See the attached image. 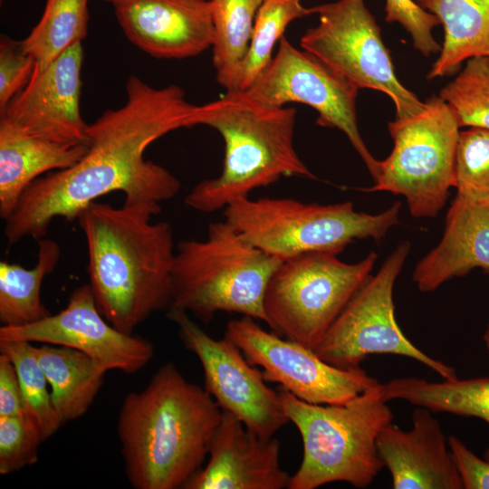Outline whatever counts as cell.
Here are the masks:
<instances>
[{"instance_id": "6da1fadb", "label": "cell", "mask_w": 489, "mask_h": 489, "mask_svg": "<svg viewBox=\"0 0 489 489\" xmlns=\"http://www.w3.org/2000/svg\"><path fill=\"white\" fill-rule=\"evenodd\" d=\"M125 103L88 124L89 151L74 166L31 183L5 220L8 244L43 238L55 218L72 222L98 198L122 192L125 204L161 208L180 190L167 168L145 159L146 149L173 130L194 126L197 105L175 84L154 88L137 76L126 83Z\"/></svg>"}, {"instance_id": "7a4b0ae2", "label": "cell", "mask_w": 489, "mask_h": 489, "mask_svg": "<svg viewBox=\"0 0 489 489\" xmlns=\"http://www.w3.org/2000/svg\"><path fill=\"white\" fill-rule=\"evenodd\" d=\"M160 211L145 204L115 207L94 201L77 218L87 243L89 284L97 306L127 334L172 302L173 229L168 222H151Z\"/></svg>"}, {"instance_id": "3957f363", "label": "cell", "mask_w": 489, "mask_h": 489, "mask_svg": "<svg viewBox=\"0 0 489 489\" xmlns=\"http://www.w3.org/2000/svg\"><path fill=\"white\" fill-rule=\"evenodd\" d=\"M223 410L204 388L167 362L121 405L117 431L135 489L184 488L200 469Z\"/></svg>"}, {"instance_id": "277c9868", "label": "cell", "mask_w": 489, "mask_h": 489, "mask_svg": "<svg viewBox=\"0 0 489 489\" xmlns=\"http://www.w3.org/2000/svg\"><path fill=\"white\" fill-rule=\"evenodd\" d=\"M295 117L293 107L271 106L241 90L197 105L194 126L219 132L225 158L220 175L197 184L185 204L211 213L284 176L315 178L294 149Z\"/></svg>"}, {"instance_id": "5b68a950", "label": "cell", "mask_w": 489, "mask_h": 489, "mask_svg": "<svg viewBox=\"0 0 489 489\" xmlns=\"http://www.w3.org/2000/svg\"><path fill=\"white\" fill-rule=\"evenodd\" d=\"M379 385L336 405L308 403L278 388L285 415L296 426L303 448L288 489H315L333 482L356 488L372 484L384 467L378 436L393 420Z\"/></svg>"}, {"instance_id": "8992f818", "label": "cell", "mask_w": 489, "mask_h": 489, "mask_svg": "<svg viewBox=\"0 0 489 489\" xmlns=\"http://www.w3.org/2000/svg\"><path fill=\"white\" fill-rule=\"evenodd\" d=\"M282 262L247 242L225 220L212 222L206 239L177 244L169 309L190 312L205 322L226 312L266 323L264 295Z\"/></svg>"}, {"instance_id": "52a82bcc", "label": "cell", "mask_w": 489, "mask_h": 489, "mask_svg": "<svg viewBox=\"0 0 489 489\" xmlns=\"http://www.w3.org/2000/svg\"><path fill=\"white\" fill-rule=\"evenodd\" d=\"M400 209L396 202L372 215L356 211L351 202L320 205L249 197L225 206L224 216L247 242L283 261L316 251L339 254L357 239L379 242L398 224Z\"/></svg>"}, {"instance_id": "ba28073f", "label": "cell", "mask_w": 489, "mask_h": 489, "mask_svg": "<svg viewBox=\"0 0 489 489\" xmlns=\"http://www.w3.org/2000/svg\"><path fill=\"white\" fill-rule=\"evenodd\" d=\"M378 254L347 264L330 252L283 260L266 288V324L277 334L315 350L350 301L371 276Z\"/></svg>"}, {"instance_id": "9c48e42d", "label": "cell", "mask_w": 489, "mask_h": 489, "mask_svg": "<svg viewBox=\"0 0 489 489\" xmlns=\"http://www.w3.org/2000/svg\"><path fill=\"white\" fill-rule=\"evenodd\" d=\"M424 108L388 123L394 146L380 161L375 184L363 190L386 191L405 197L410 215L434 217L455 185V155L460 126L451 107L439 96Z\"/></svg>"}, {"instance_id": "30bf717a", "label": "cell", "mask_w": 489, "mask_h": 489, "mask_svg": "<svg viewBox=\"0 0 489 489\" xmlns=\"http://www.w3.org/2000/svg\"><path fill=\"white\" fill-rule=\"evenodd\" d=\"M409 251L408 242L398 245L353 296L315 348L321 359L338 368L358 369L369 355H398L422 363L444 379L457 378L455 368L415 346L397 322L394 285Z\"/></svg>"}, {"instance_id": "8fae6325", "label": "cell", "mask_w": 489, "mask_h": 489, "mask_svg": "<svg viewBox=\"0 0 489 489\" xmlns=\"http://www.w3.org/2000/svg\"><path fill=\"white\" fill-rule=\"evenodd\" d=\"M319 24L301 37L302 49L316 55L360 89L386 93L396 118H406L424 106L398 79L380 27L364 0H337L311 7Z\"/></svg>"}, {"instance_id": "7c38bea8", "label": "cell", "mask_w": 489, "mask_h": 489, "mask_svg": "<svg viewBox=\"0 0 489 489\" xmlns=\"http://www.w3.org/2000/svg\"><path fill=\"white\" fill-rule=\"evenodd\" d=\"M359 90L321 59L294 47L283 36L271 63L246 91L271 106L298 102L313 108L319 114L317 124L341 130L375 181L379 176L380 160L370 153L358 128Z\"/></svg>"}, {"instance_id": "4fadbf2b", "label": "cell", "mask_w": 489, "mask_h": 489, "mask_svg": "<svg viewBox=\"0 0 489 489\" xmlns=\"http://www.w3.org/2000/svg\"><path fill=\"white\" fill-rule=\"evenodd\" d=\"M243 316L227 323L225 336L268 382L278 383L298 398L312 404H343L379 382L363 369L333 366L302 344L268 332Z\"/></svg>"}, {"instance_id": "5bb4252c", "label": "cell", "mask_w": 489, "mask_h": 489, "mask_svg": "<svg viewBox=\"0 0 489 489\" xmlns=\"http://www.w3.org/2000/svg\"><path fill=\"white\" fill-rule=\"evenodd\" d=\"M167 315L177 326L186 349L198 358L204 388L223 411L263 437H273L290 422L278 391L267 386L262 370L255 369L231 340L212 338L186 311L168 309Z\"/></svg>"}, {"instance_id": "9a60e30c", "label": "cell", "mask_w": 489, "mask_h": 489, "mask_svg": "<svg viewBox=\"0 0 489 489\" xmlns=\"http://www.w3.org/2000/svg\"><path fill=\"white\" fill-rule=\"evenodd\" d=\"M23 340L62 345L82 351L108 371L134 374L154 355L152 343L124 333L101 313L89 283L74 289L66 307L24 326H1L0 341Z\"/></svg>"}, {"instance_id": "2e32d148", "label": "cell", "mask_w": 489, "mask_h": 489, "mask_svg": "<svg viewBox=\"0 0 489 489\" xmlns=\"http://www.w3.org/2000/svg\"><path fill=\"white\" fill-rule=\"evenodd\" d=\"M82 43L45 65L36 63L27 84L0 117L37 137L62 143L89 144L88 124L80 110Z\"/></svg>"}, {"instance_id": "e0dca14e", "label": "cell", "mask_w": 489, "mask_h": 489, "mask_svg": "<svg viewBox=\"0 0 489 489\" xmlns=\"http://www.w3.org/2000/svg\"><path fill=\"white\" fill-rule=\"evenodd\" d=\"M281 444L249 430L223 411L208 449V461L184 489H283L291 475L281 466Z\"/></svg>"}, {"instance_id": "ac0fdd59", "label": "cell", "mask_w": 489, "mask_h": 489, "mask_svg": "<svg viewBox=\"0 0 489 489\" xmlns=\"http://www.w3.org/2000/svg\"><path fill=\"white\" fill-rule=\"evenodd\" d=\"M113 6L126 37L155 58L193 57L212 46L209 0H120Z\"/></svg>"}, {"instance_id": "d6986e66", "label": "cell", "mask_w": 489, "mask_h": 489, "mask_svg": "<svg viewBox=\"0 0 489 489\" xmlns=\"http://www.w3.org/2000/svg\"><path fill=\"white\" fill-rule=\"evenodd\" d=\"M447 438L431 411L421 407L414 409L409 430L387 425L378 436L377 447L392 487L462 489Z\"/></svg>"}, {"instance_id": "ffe728a7", "label": "cell", "mask_w": 489, "mask_h": 489, "mask_svg": "<svg viewBox=\"0 0 489 489\" xmlns=\"http://www.w3.org/2000/svg\"><path fill=\"white\" fill-rule=\"evenodd\" d=\"M475 268L489 273V201L456 194L440 242L417 264L412 280L420 292H429Z\"/></svg>"}, {"instance_id": "44dd1931", "label": "cell", "mask_w": 489, "mask_h": 489, "mask_svg": "<svg viewBox=\"0 0 489 489\" xmlns=\"http://www.w3.org/2000/svg\"><path fill=\"white\" fill-rule=\"evenodd\" d=\"M89 144L62 143L28 133L0 117V216L5 220L28 186L78 163Z\"/></svg>"}, {"instance_id": "7402d4cb", "label": "cell", "mask_w": 489, "mask_h": 489, "mask_svg": "<svg viewBox=\"0 0 489 489\" xmlns=\"http://www.w3.org/2000/svg\"><path fill=\"white\" fill-rule=\"evenodd\" d=\"M444 28L439 55L427 79L451 76L476 56H489V0H414Z\"/></svg>"}, {"instance_id": "603a6c76", "label": "cell", "mask_w": 489, "mask_h": 489, "mask_svg": "<svg viewBox=\"0 0 489 489\" xmlns=\"http://www.w3.org/2000/svg\"><path fill=\"white\" fill-rule=\"evenodd\" d=\"M33 350L62 423L82 417L97 397L108 370L86 353L71 347L43 343L33 345Z\"/></svg>"}, {"instance_id": "cb8c5ba5", "label": "cell", "mask_w": 489, "mask_h": 489, "mask_svg": "<svg viewBox=\"0 0 489 489\" xmlns=\"http://www.w3.org/2000/svg\"><path fill=\"white\" fill-rule=\"evenodd\" d=\"M61 247L49 238L38 240L37 262L31 269L0 262V321L20 327L37 322L52 313L41 300L44 278L56 268Z\"/></svg>"}, {"instance_id": "d4e9b609", "label": "cell", "mask_w": 489, "mask_h": 489, "mask_svg": "<svg viewBox=\"0 0 489 489\" xmlns=\"http://www.w3.org/2000/svg\"><path fill=\"white\" fill-rule=\"evenodd\" d=\"M264 0H209L214 27L212 61L226 91L237 90L254 21Z\"/></svg>"}, {"instance_id": "484cf974", "label": "cell", "mask_w": 489, "mask_h": 489, "mask_svg": "<svg viewBox=\"0 0 489 489\" xmlns=\"http://www.w3.org/2000/svg\"><path fill=\"white\" fill-rule=\"evenodd\" d=\"M400 398L412 405L462 417L482 419L489 426V377L428 381L407 377L399 388ZM489 459V446L484 453Z\"/></svg>"}, {"instance_id": "4316f807", "label": "cell", "mask_w": 489, "mask_h": 489, "mask_svg": "<svg viewBox=\"0 0 489 489\" xmlns=\"http://www.w3.org/2000/svg\"><path fill=\"white\" fill-rule=\"evenodd\" d=\"M90 0H46L43 13L26 38L25 50L45 65L87 35Z\"/></svg>"}, {"instance_id": "83f0119b", "label": "cell", "mask_w": 489, "mask_h": 489, "mask_svg": "<svg viewBox=\"0 0 489 489\" xmlns=\"http://www.w3.org/2000/svg\"><path fill=\"white\" fill-rule=\"evenodd\" d=\"M312 14L302 0H264L255 17L253 35L244 59L237 90H248L268 67L275 43L294 20Z\"/></svg>"}, {"instance_id": "f1b7e54d", "label": "cell", "mask_w": 489, "mask_h": 489, "mask_svg": "<svg viewBox=\"0 0 489 489\" xmlns=\"http://www.w3.org/2000/svg\"><path fill=\"white\" fill-rule=\"evenodd\" d=\"M0 352L7 355L17 371L24 413L36 424L43 441L63 425L52 399L49 383L33 350L23 340L0 341Z\"/></svg>"}, {"instance_id": "f546056e", "label": "cell", "mask_w": 489, "mask_h": 489, "mask_svg": "<svg viewBox=\"0 0 489 489\" xmlns=\"http://www.w3.org/2000/svg\"><path fill=\"white\" fill-rule=\"evenodd\" d=\"M438 96L451 107L460 128L489 130V56L468 59Z\"/></svg>"}, {"instance_id": "4dcf8cb0", "label": "cell", "mask_w": 489, "mask_h": 489, "mask_svg": "<svg viewBox=\"0 0 489 489\" xmlns=\"http://www.w3.org/2000/svg\"><path fill=\"white\" fill-rule=\"evenodd\" d=\"M457 195L489 201V130L468 128L460 131L455 155Z\"/></svg>"}, {"instance_id": "1f68e13d", "label": "cell", "mask_w": 489, "mask_h": 489, "mask_svg": "<svg viewBox=\"0 0 489 489\" xmlns=\"http://www.w3.org/2000/svg\"><path fill=\"white\" fill-rule=\"evenodd\" d=\"M42 442L38 427L25 413L0 417V474L35 464Z\"/></svg>"}, {"instance_id": "d6a6232c", "label": "cell", "mask_w": 489, "mask_h": 489, "mask_svg": "<svg viewBox=\"0 0 489 489\" xmlns=\"http://www.w3.org/2000/svg\"><path fill=\"white\" fill-rule=\"evenodd\" d=\"M385 21L398 23L410 35L413 47L426 57L440 52L441 46L432 34L440 24L438 18L420 7L414 0H386Z\"/></svg>"}, {"instance_id": "836d02e7", "label": "cell", "mask_w": 489, "mask_h": 489, "mask_svg": "<svg viewBox=\"0 0 489 489\" xmlns=\"http://www.w3.org/2000/svg\"><path fill=\"white\" fill-rule=\"evenodd\" d=\"M36 61L22 41L1 34L0 39V113L29 82Z\"/></svg>"}, {"instance_id": "e575fe53", "label": "cell", "mask_w": 489, "mask_h": 489, "mask_svg": "<svg viewBox=\"0 0 489 489\" xmlns=\"http://www.w3.org/2000/svg\"><path fill=\"white\" fill-rule=\"evenodd\" d=\"M447 440L463 488L489 489V459L477 456L456 436Z\"/></svg>"}, {"instance_id": "d590c367", "label": "cell", "mask_w": 489, "mask_h": 489, "mask_svg": "<svg viewBox=\"0 0 489 489\" xmlns=\"http://www.w3.org/2000/svg\"><path fill=\"white\" fill-rule=\"evenodd\" d=\"M24 414L19 378L11 359L0 352V417Z\"/></svg>"}, {"instance_id": "8d00e7d4", "label": "cell", "mask_w": 489, "mask_h": 489, "mask_svg": "<svg viewBox=\"0 0 489 489\" xmlns=\"http://www.w3.org/2000/svg\"><path fill=\"white\" fill-rule=\"evenodd\" d=\"M483 341L485 346V349L489 351V323L483 334Z\"/></svg>"}, {"instance_id": "74e56055", "label": "cell", "mask_w": 489, "mask_h": 489, "mask_svg": "<svg viewBox=\"0 0 489 489\" xmlns=\"http://www.w3.org/2000/svg\"><path fill=\"white\" fill-rule=\"evenodd\" d=\"M109 3H111L112 5L116 4L117 2L120 1V0H105Z\"/></svg>"}]
</instances>
